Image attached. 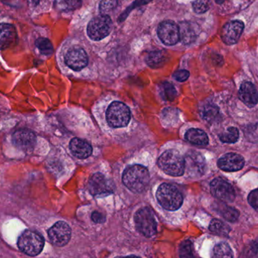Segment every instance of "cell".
Segmentation results:
<instances>
[{"label": "cell", "mask_w": 258, "mask_h": 258, "mask_svg": "<svg viewBox=\"0 0 258 258\" xmlns=\"http://www.w3.org/2000/svg\"><path fill=\"white\" fill-rule=\"evenodd\" d=\"M122 182L133 192L140 194L145 190L150 182V173L145 167L135 165L124 171Z\"/></svg>", "instance_id": "6da1fadb"}, {"label": "cell", "mask_w": 258, "mask_h": 258, "mask_svg": "<svg viewBox=\"0 0 258 258\" xmlns=\"http://www.w3.org/2000/svg\"><path fill=\"white\" fill-rule=\"evenodd\" d=\"M158 165L165 174L173 177L183 175L185 171L184 158L175 150H168L158 159Z\"/></svg>", "instance_id": "7a4b0ae2"}, {"label": "cell", "mask_w": 258, "mask_h": 258, "mask_svg": "<svg viewBox=\"0 0 258 258\" xmlns=\"http://www.w3.org/2000/svg\"><path fill=\"white\" fill-rule=\"evenodd\" d=\"M159 204L168 211H176L183 204V196L176 186L169 183H162L156 192Z\"/></svg>", "instance_id": "3957f363"}, {"label": "cell", "mask_w": 258, "mask_h": 258, "mask_svg": "<svg viewBox=\"0 0 258 258\" xmlns=\"http://www.w3.org/2000/svg\"><path fill=\"white\" fill-rule=\"evenodd\" d=\"M44 239L37 232L26 230L20 236L18 241L19 249L24 254L36 256L43 249Z\"/></svg>", "instance_id": "277c9868"}, {"label": "cell", "mask_w": 258, "mask_h": 258, "mask_svg": "<svg viewBox=\"0 0 258 258\" xmlns=\"http://www.w3.org/2000/svg\"><path fill=\"white\" fill-rule=\"evenodd\" d=\"M135 227L138 232L147 236L152 237L157 231V224L154 214L149 208H143L135 214Z\"/></svg>", "instance_id": "5b68a950"}, {"label": "cell", "mask_w": 258, "mask_h": 258, "mask_svg": "<svg viewBox=\"0 0 258 258\" xmlns=\"http://www.w3.org/2000/svg\"><path fill=\"white\" fill-rule=\"evenodd\" d=\"M130 119V110L123 103L115 101L107 109V120L113 128L127 126Z\"/></svg>", "instance_id": "8992f818"}, {"label": "cell", "mask_w": 258, "mask_h": 258, "mask_svg": "<svg viewBox=\"0 0 258 258\" xmlns=\"http://www.w3.org/2000/svg\"><path fill=\"white\" fill-rule=\"evenodd\" d=\"M112 29V21L108 15H102L93 18L88 25V35L93 40L98 41L107 37Z\"/></svg>", "instance_id": "52a82bcc"}, {"label": "cell", "mask_w": 258, "mask_h": 258, "mask_svg": "<svg viewBox=\"0 0 258 258\" xmlns=\"http://www.w3.org/2000/svg\"><path fill=\"white\" fill-rule=\"evenodd\" d=\"M211 192L214 197L225 203H233L236 199V192L232 185L220 177L212 180Z\"/></svg>", "instance_id": "ba28073f"}, {"label": "cell", "mask_w": 258, "mask_h": 258, "mask_svg": "<svg viewBox=\"0 0 258 258\" xmlns=\"http://www.w3.org/2000/svg\"><path fill=\"white\" fill-rule=\"evenodd\" d=\"M185 170L192 177H201L206 171V164L204 157L198 152L189 151L184 158Z\"/></svg>", "instance_id": "9c48e42d"}, {"label": "cell", "mask_w": 258, "mask_h": 258, "mask_svg": "<svg viewBox=\"0 0 258 258\" xmlns=\"http://www.w3.org/2000/svg\"><path fill=\"white\" fill-rule=\"evenodd\" d=\"M48 237L56 246L62 247L69 242L71 237V229L67 223L59 221L48 231Z\"/></svg>", "instance_id": "30bf717a"}, {"label": "cell", "mask_w": 258, "mask_h": 258, "mask_svg": "<svg viewBox=\"0 0 258 258\" xmlns=\"http://www.w3.org/2000/svg\"><path fill=\"white\" fill-rule=\"evenodd\" d=\"M159 39L166 45H174L180 40L179 27L171 21L161 23L158 27Z\"/></svg>", "instance_id": "8fae6325"}, {"label": "cell", "mask_w": 258, "mask_h": 258, "mask_svg": "<svg viewBox=\"0 0 258 258\" xmlns=\"http://www.w3.org/2000/svg\"><path fill=\"white\" fill-rule=\"evenodd\" d=\"M88 188L91 194L94 196L101 194H110L113 192L114 184L108 180L104 174L96 173L89 179Z\"/></svg>", "instance_id": "7c38bea8"}, {"label": "cell", "mask_w": 258, "mask_h": 258, "mask_svg": "<svg viewBox=\"0 0 258 258\" xmlns=\"http://www.w3.org/2000/svg\"><path fill=\"white\" fill-rule=\"evenodd\" d=\"M244 27V23L238 20L227 22L221 30L223 42L229 45L237 43L242 36Z\"/></svg>", "instance_id": "4fadbf2b"}, {"label": "cell", "mask_w": 258, "mask_h": 258, "mask_svg": "<svg viewBox=\"0 0 258 258\" xmlns=\"http://www.w3.org/2000/svg\"><path fill=\"white\" fill-rule=\"evenodd\" d=\"M12 142L19 150L30 152L36 147V135L29 129H20L12 135Z\"/></svg>", "instance_id": "5bb4252c"}, {"label": "cell", "mask_w": 258, "mask_h": 258, "mask_svg": "<svg viewBox=\"0 0 258 258\" xmlns=\"http://www.w3.org/2000/svg\"><path fill=\"white\" fill-rule=\"evenodd\" d=\"M89 59L86 51L80 48L70 50L65 56V63L74 71H81L87 66Z\"/></svg>", "instance_id": "9a60e30c"}, {"label": "cell", "mask_w": 258, "mask_h": 258, "mask_svg": "<svg viewBox=\"0 0 258 258\" xmlns=\"http://www.w3.org/2000/svg\"><path fill=\"white\" fill-rule=\"evenodd\" d=\"M245 165L244 158L236 153H227L218 159V165L224 171H237L242 169Z\"/></svg>", "instance_id": "2e32d148"}, {"label": "cell", "mask_w": 258, "mask_h": 258, "mask_svg": "<svg viewBox=\"0 0 258 258\" xmlns=\"http://www.w3.org/2000/svg\"><path fill=\"white\" fill-rule=\"evenodd\" d=\"M17 40L18 34L15 27L10 24H0V49L11 48L16 44Z\"/></svg>", "instance_id": "e0dca14e"}, {"label": "cell", "mask_w": 258, "mask_h": 258, "mask_svg": "<svg viewBox=\"0 0 258 258\" xmlns=\"http://www.w3.org/2000/svg\"><path fill=\"white\" fill-rule=\"evenodd\" d=\"M180 39L185 45L195 42L200 33V28L195 23L183 21L179 25Z\"/></svg>", "instance_id": "ac0fdd59"}, {"label": "cell", "mask_w": 258, "mask_h": 258, "mask_svg": "<svg viewBox=\"0 0 258 258\" xmlns=\"http://www.w3.org/2000/svg\"><path fill=\"white\" fill-rule=\"evenodd\" d=\"M239 99L248 107H253L258 103V92L255 86L249 82L241 85L239 92Z\"/></svg>", "instance_id": "d6986e66"}, {"label": "cell", "mask_w": 258, "mask_h": 258, "mask_svg": "<svg viewBox=\"0 0 258 258\" xmlns=\"http://www.w3.org/2000/svg\"><path fill=\"white\" fill-rule=\"evenodd\" d=\"M70 149L74 156L79 159H86L92 153V146L80 138H74L70 143Z\"/></svg>", "instance_id": "ffe728a7"}, {"label": "cell", "mask_w": 258, "mask_h": 258, "mask_svg": "<svg viewBox=\"0 0 258 258\" xmlns=\"http://www.w3.org/2000/svg\"><path fill=\"white\" fill-rule=\"evenodd\" d=\"M185 138L191 144L197 146H206L209 144V137L204 131L191 128L187 131Z\"/></svg>", "instance_id": "44dd1931"}, {"label": "cell", "mask_w": 258, "mask_h": 258, "mask_svg": "<svg viewBox=\"0 0 258 258\" xmlns=\"http://www.w3.org/2000/svg\"><path fill=\"white\" fill-rule=\"evenodd\" d=\"M167 60L166 53L164 51H153L147 55L146 61L150 68H161L165 64Z\"/></svg>", "instance_id": "7402d4cb"}, {"label": "cell", "mask_w": 258, "mask_h": 258, "mask_svg": "<svg viewBox=\"0 0 258 258\" xmlns=\"http://www.w3.org/2000/svg\"><path fill=\"white\" fill-rule=\"evenodd\" d=\"M201 115L205 120L212 123L220 117L219 108L213 104H206L202 109Z\"/></svg>", "instance_id": "603a6c76"}, {"label": "cell", "mask_w": 258, "mask_h": 258, "mask_svg": "<svg viewBox=\"0 0 258 258\" xmlns=\"http://www.w3.org/2000/svg\"><path fill=\"white\" fill-rule=\"evenodd\" d=\"M209 230L218 236H227L230 233V227L220 220L214 219L211 221Z\"/></svg>", "instance_id": "cb8c5ba5"}, {"label": "cell", "mask_w": 258, "mask_h": 258, "mask_svg": "<svg viewBox=\"0 0 258 258\" xmlns=\"http://www.w3.org/2000/svg\"><path fill=\"white\" fill-rule=\"evenodd\" d=\"M212 258H233V251L227 244L221 242L214 248Z\"/></svg>", "instance_id": "d4e9b609"}, {"label": "cell", "mask_w": 258, "mask_h": 258, "mask_svg": "<svg viewBox=\"0 0 258 258\" xmlns=\"http://www.w3.org/2000/svg\"><path fill=\"white\" fill-rule=\"evenodd\" d=\"M35 44L39 51L44 55H51L54 51L52 44L50 42L49 39H46V38H39L36 39Z\"/></svg>", "instance_id": "484cf974"}, {"label": "cell", "mask_w": 258, "mask_h": 258, "mask_svg": "<svg viewBox=\"0 0 258 258\" xmlns=\"http://www.w3.org/2000/svg\"><path fill=\"white\" fill-rule=\"evenodd\" d=\"M161 95L167 101H173L177 97V91L171 83L165 82L161 85Z\"/></svg>", "instance_id": "4316f807"}, {"label": "cell", "mask_w": 258, "mask_h": 258, "mask_svg": "<svg viewBox=\"0 0 258 258\" xmlns=\"http://www.w3.org/2000/svg\"><path fill=\"white\" fill-rule=\"evenodd\" d=\"M239 130L235 127H230L226 130L224 133L220 135V139L222 142L227 144H233L239 139Z\"/></svg>", "instance_id": "83f0119b"}, {"label": "cell", "mask_w": 258, "mask_h": 258, "mask_svg": "<svg viewBox=\"0 0 258 258\" xmlns=\"http://www.w3.org/2000/svg\"><path fill=\"white\" fill-rule=\"evenodd\" d=\"M83 0H57V6L60 10L74 11L81 6Z\"/></svg>", "instance_id": "f1b7e54d"}, {"label": "cell", "mask_w": 258, "mask_h": 258, "mask_svg": "<svg viewBox=\"0 0 258 258\" xmlns=\"http://www.w3.org/2000/svg\"><path fill=\"white\" fill-rule=\"evenodd\" d=\"M221 214L224 219L230 222H235L239 217V212L237 209L227 206H224V209L221 211Z\"/></svg>", "instance_id": "f546056e"}, {"label": "cell", "mask_w": 258, "mask_h": 258, "mask_svg": "<svg viewBox=\"0 0 258 258\" xmlns=\"http://www.w3.org/2000/svg\"><path fill=\"white\" fill-rule=\"evenodd\" d=\"M179 254L180 258H192V244L189 240H185L180 244Z\"/></svg>", "instance_id": "4dcf8cb0"}, {"label": "cell", "mask_w": 258, "mask_h": 258, "mask_svg": "<svg viewBox=\"0 0 258 258\" xmlns=\"http://www.w3.org/2000/svg\"><path fill=\"white\" fill-rule=\"evenodd\" d=\"M210 0H196L192 3V9L197 14H203L210 9Z\"/></svg>", "instance_id": "1f68e13d"}, {"label": "cell", "mask_w": 258, "mask_h": 258, "mask_svg": "<svg viewBox=\"0 0 258 258\" xmlns=\"http://www.w3.org/2000/svg\"><path fill=\"white\" fill-rule=\"evenodd\" d=\"M152 0H135L132 5L128 6V9L119 16V21H123L126 19L127 17L129 15L133 9H136V8L139 7L141 6H144V5L147 4V3H150Z\"/></svg>", "instance_id": "d6a6232c"}, {"label": "cell", "mask_w": 258, "mask_h": 258, "mask_svg": "<svg viewBox=\"0 0 258 258\" xmlns=\"http://www.w3.org/2000/svg\"><path fill=\"white\" fill-rule=\"evenodd\" d=\"M117 0H102L100 3V11L103 15L113 10L117 6Z\"/></svg>", "instance_id": "836d02e7"}, {"label": "cell", "mask_w": 258, "mask_h": 258, "mask_svg": "<svg viewBox=\"0 0 258 258\" xmlns=\"http://www.w3.org/2000/svg\"><path fill=\"white\" fill-rule=\"evenodd\" d=\"M248 201L251 207L258 210V189H254L250 192L248 197Z\"/></svg>", "instance_id": "e575fe53"}, {"label": "cell", "mask_w": 258, "mask_h": 258, "mask_svg": "<svg viewBox=\"0 0 258 258\" xmlns=\"http://www.w3.org/2000/svg\"><path fill=\"white\" fill-rule=\"evenodd\" d=\"M174 77L177 81H186L189 77V73L187 71H185V70H180V71H176L174 73Z\"/></svg>", "instance_id": "d590c367"}, {"label": "cell", "mask_w": 258, "mask_h": 258, "mask_svg": "<svg viewBox=\"0 0 258 258\" xmlns=\"http://www.w3.org/2000/svg\"><path fill=\"white\" fill-rule=\"evenodd\" d=\"M92 220L96 224H102L106 221V218L102 213L95 211L92 213Z\"/></svg>", "instance_id": "8d00e7d4"}, {"label": "cell", "mask_w": 258, "mask_h": 258, "mask_svg": "<svg viewBox=\"0 0 258 258\" xmlns=\"http://www.w3.org/2000/svg\"><path fill=\"white\" fill-rule=\"evenodd\" d=\"M30 1L32 4L34 5V6H36V5H38V3H39V0H30Z\"/></svg>", "instance_id": "74e56055"}, {"label": "cell", "mask_w": 258, "mask_h": 258, "mask_svg": "<svg viewBox=\"0 0 258 258\" xmlns=\"http://www.w3.org/2000/svg\"><path fill=\"white\" fill-rule=\"evenodd\" d=\"M215 3H217V4L221 5L223 4V3H224V2H225V0H215Z\"/></svg>", "instance_id": "f35d334b"}, {"label": "cell", "mask_w": 258, "mask_h": 258, "mask_svg": "<svg viewBox=\"0 0 258 258\" xmlns=\"http://www.w3.org/2000/svg\"><path fill=\"white\" fill-rule=\"evenodd\" d=\"M117 258H141L140 257H137V256L132 255V256H127V257H120Z\"/></svg>", "instance_id": "ab89813d"}]
</instances>
